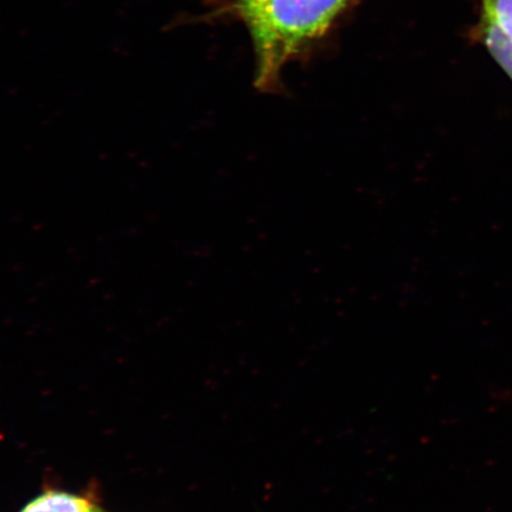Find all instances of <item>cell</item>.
Listing matches in <instances>:
<instances>
[{
	"label": "cell",
	"instance_id": "6da1fadb",
	"mask_svg": "<svg viewBox=\"0 0 512 512\" xmlns=\"http://www.w3.org/2000/svg\"><path fill=\"white\" fill-rule=\"evenodd\" d=\"M351 0H264L239 11L252 36L261 92L278 93L285 64L322 37Z\"/></svg>",
	"mask_w": 512,
	"mask_h": 512
},
{
	"label": "cell",
	"instance_id": "7a4b0ae2",
	"mask_svg": "<svg viewBox=\"0 0 512 512\" xmlns=\"http://www.w3.org/2000/svg\"><path fill=\"white\" fill-rule=\"evenodd\" d=\"M21 512H101L86 498L64 494V492H47L30 502Z\"/></svg>",
	"mask_w": 512,
	"mask_h": 512
},
{
	"label": "cell",
	"instance_id": "3957f363",
	"mask_svg": "<svg viewBox=\"0 0 512 512\" xmlns=\"http://www.w3.org/2000/svg\"><path fill=\"white\" fill-rule=\"evenodd\" d=\"M477 34L484 43L486 49L494 56L505 72L512 79V41L505 37L494 25L480 21L477 27Z\"/></svg>",
	"mask_w": 512,
	"mask_h": 512
},
{
	"label": "cell",
	"instance_id": "277c9868",
	"mask_svg": "<svg viewBox=\"0 0 512 512\" xmlns=\"http://www.w3.org/2000/svg\"><path fill=\"white\" fill-rule=\"evenodd\" d=\"M482 21L494 25L512 41V0H480Z\"/></svg>",
	"mask_w": 512,
	"mask_h": 512
},
{
	"label": "cell",
	"instance_id": "5b68a950",
	"mask_svg": "<svg viewBox=\"0 0 512 512\" xmlns=\"http://www.w3.org/2000/svg\"><path fill=\"white\" fill-rule=\"evenodd\" d=\"M261 2H264V0H238V3H236V10H238V12L246 10L252 8V6L258 5Z\"/></svg>",
	"mask_w": 512,
	"mask_h": 512
}]
</instances>
